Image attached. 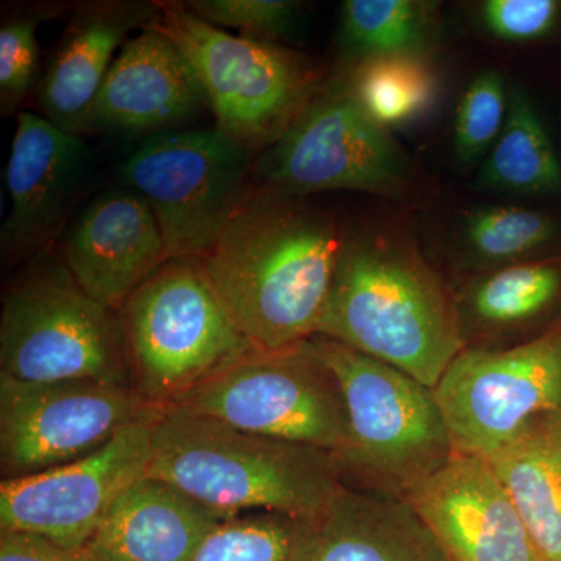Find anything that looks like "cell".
I'll return each mask as SVG.
<instances>
[{
    "instance_id": "obj_1",
    "label": "cell",
    "mask_w": 561,
    "mask_h": 561,
    "mask_svg": "<svg viewBox=\"0 0 561 561\" xmlns=\"http://www.w3.org/2000/svg\"><path fill=\"white\" fill-rule=\"evenodd\" d=\"M346 232L319 203L251 184L201 264L256 348H287L319 332Z\"/></svg>"
},
{
    "instance_id": "obj_2",
    "label": "cell",
    "mask_w": 561,
    "mask_h": 561,
    "mask_svg": "<svg viewBox=\"0 0 561 561\" xmlns=\"http://www.w3.org/2000/svg\"><path fill=\"white\" fill-rule=\"evenodd\" d=\"M317 335L431 389L463 351L448 276L393 214L348 227Z\"/></svg>"
},
{
    "instance_id": "obj_3",
    "label": "cell",
    "mask_w": 561,
    "mask_h": 561,
    "mask_svg": "<svg viewBox=\"0 0 561 561\" xmlns=\"http://www.w3.org/2000/svg\"><path fill=\"white\" fill-rule=\"evenodd\" d=\"M147 476L225 519L264 512L316 524L342 486L330 451L175 408L158 416Z\"/></svg>"
},
{
    "instance_id": "obj_4",
    "label": "cell",
    "mask_w": 561,
    "mask_h": 561,
    "mask_svg": "<svg viewBox=\"0 0 561 561\" xmlns=\"http://www.w3.org/2000/svg\"><path fill=\"white\" fill-rule=\"evenodd\" d=\"M312 342L337 376L345 401V437L331 453L339 481L405 500L456 454L434 389L323 335Z\"/></svg>"
},
{
    "instance_id": "obj_5",
    "label": "cell",
    "mask_w": 561,
    "mask_h": 561,
    "mask_svg": "<svg viewBox=\"0 0 561 561\" xmlns=\"http://www.w3.org/2000/svg\"><path fill=\"white\" fill-rule=\"evenodd\" d=\"M251 184L295 197L365 192L397 206H420L434 195L432 180L390 128L362 108L343 69L328 77L289 131L257 154Z\"/></svg>"
},
{
    "instance_id": "obj_6",
    "label": "cell",
    "mask_w": 561,
    "mask_h": 561,
    "mask_svg": "<svg viewBox=\"0 0 561 561\" xmlns=\"http://www.w3.org/2000/svg\"><path fill=\"white\" fill-rule=\"evenodd\" d=\"M117 313L133 387L158 409L256 348L197 260L165 261Z\"/></svg>"
},
{
    "instance_id": "obj_7",
    "label": "cell",
    "mask_w": 561,
    "mask_h": 561,
    "mask_svg": "<svg viewBox=\"0 0 561 561\" xmlns=\"http://www.w3.org/2000/svg\"><path fill=\"white\" fill-rule=\"evenodd\" d=\"M149 28L183 50L201 80L216 127L254 154L271 149L308 108L328 77L279 43L231 35L183 2H158Z\"/></svg>"
},
{
    "instance_id": "obj_8",
    "label": "cell",
    "mask_w": 561,
    "mask_h": 561,
    "mask_svg": "<svg viewBox=\"0 0 561 561\" xmlns=\"http://www.w3.org/2000/svg\"><path fill=\"white\" fill-rule=\"evenodd\" d=\"M0 376L133 386L119 313L81 289L54 249L28 261L3 294Z\"/></svg>"
},
{
    "instance_id": "obj_9",
    "label": "cell",
    "mask_w": 561,
    "mask_h": 561,
    "mask_svg": "<svg viewBox=\"0 0 561 561\" xmlns=\"http://www.w3.org/2000/svg\"><path fill=\"white\" fill-rule=\"evenodd\" d=\"M256 154L219 128L158 133L121 165L154 214L169 260L202 261L251 187Z\"/></svg>"
},
{
    "instance_id": "obj_10",
    "label": "cell",
    "mask_w": 561,
    "mask_h": 561,
    "mask_svg": "<svg viewBox=\"0 0 561 561\" xmlns=\"http://www.w3.org/2000/svg\"><path fill=\"white\" fill-rule=\"evenodd\" d=\"M171 408L330 453L345 437L341 383L312 339L280 350L253 348Z\"/></svg>"
},
{
    "instance_id": "obj_11",
    "label": "cell",
    "mask_w": 561,
    "mask_h": 561,
    "mask_svg": "<svg viewBox=\"0 0 561 561\" xmlns=\"http://www.w3.org/2000/svg\"><path fill=\"white\" fill-rule=\"evenodd\" d=\"M133 386L0 376V470L25 478L90 456L130 424L157 415Z\"/></svg>"
},
{
    "instance_id": "obj_12",
    "label": "cell",
    "mask_w": 561,
    "mask_h": 561,
    "mask_svg": "<svg viewBox=\"0 0 561 561\" xmlns=\"http://www.w3.org/2000/svg\"><path fill=\"white\" fill-rule=\"evenodd\" d=\"M454 453L485 457L540 413L561 411V320L504 351H461L435 386Z\"/></svg>"
},
{
    "instance_id": "obj_13",
    "label": "cell",
    "mask_w": 561,
    "mask_h": 561,
    "mask_svg": "<svg viewBox=\"0 0 561 561\" xmlns=\"http://www.w3.org/2000/svg\"><path fill=\"white\" fill-rule=\"evenodd\" d=\"M136 421L79 460L0 483V530L84 549L111 507L146 478L158 416Z\"/></svg>"
},
{
    "instance_id": "obj_14",
    "label": "cell",
    "mask_w": 561,
    "mask_h": 561,
    "mask_svg": "<svg viewBox=\"0 0 561 561\" xmlns=\"http://www.w3.org/2000/svg\"><path fill=\"white\" fill-rule=\"evenodd\" d=\"M90 169L91 151L80 135L38 114H18L5 171L11 209L0 232L7 264L54 249Z\"/></svg>"
},
{
    "instance_id": "obj_15",
    "label": "cell",
    "mask_w": 561,
    "mask_h": 561,
    "mask_svg": "<svg viewBox=\"0 0 561 561\" xmlns=\"http://www.w3.org/2000/svg\"><path fill=\"white\" fill-rule=\"evenodd\" d=\"M405 501L456 561H540L485 457L454 454Z\"/></svg>"
},
{
    "instance_id": "obj_16",
    "label": "cell",
    "mask_w": 561,
    "mask_h": 561,
    "mask_svg": "<svg viewBox=\"0 0 561 561\" xmlns=\"http://www.w3.org/2000/svg\"><path fill=\"white\" fill-rule=\"evenodd\" d=\"M61 256L81 289L116 312L169 261L150 206L125 186L88 203L66 232Z\"/></svg>"
},
{
    "instance_id": "obj_17",
    "label": "cell",
    "mask_w": 561,
    "mask_h": 561,
    "mask_svg": "<svg viewBox=\"0 0 561 561\" xmlns=\"http://www.w3.org/2000/svg\"><path fill=\"white\" fill-rule=\"evenodd\" d=\"M209 108L208 98L183 50L147 28L128 39L92 106L88 131L149 136L180 130Z\"/></svg>"
},
{
    "instance_id": "obj_18",
    "label": "cell",
    "mask_w": 561,
    "mask_h": 561,
    "mask_svg": "<svg viewBox=\"0 0 561 561\" xmlns=\"http://www.w3.org/2000/svg\"><path fill=\"white\" fill-rule=\"evenodd\" d=\"M158 16L160 5L147 0L79 3L36 91L44 117L73 135L87 133L95 99L128 36L147 31Z\"/></svg>"
},
{
    "instance_id": "obj_19",
    "label": "cell",
    "mask_w": 561,
    "mask_h": 561,
    "mask_svg": "<svg viewBox=\"0 0 561 561\" xmlns=\"http://www.w3.org/2000/svg\"><path fill=\"white\" fill-rule=\"evenodd\" d=\"M463 351L524 345L561 320V256L449 279Z\"/></svg>"
},
{
    "instance_id": "obj_20",
    "label": "cell",
    "mask_w": 561,
    "mask_h": 561,
    "mask_svg": "<svg viewBox=\"0 0 561 561\" xmlns=\"http://www.w3.org/2000/svg\"><path fill=\"white\" fill-rule=\"evenodd\" d=\"M224 519L171 483L146 476L111 507L84 551L92 561H192Z\"/></svg>"
},
{
    "instance_id": "obj_21",
    "label": "cell",
    "mask_w": 561,
    "mask_h": 561,
    "mask_svg": "<svg viewBox=\"0 0 561 561\" xmlns=\"http://www.w3.org/2000/svg\"><path fill=\"white\" fill-rule=\"evenodd\" d=\"M305 561H456L405 500L341 486Z\"/></svg>"
},
{
    "instance_id": "obj_22",
    "label": "cell",
    "mask_w": 561,
    "mask_h": 561,
    "mask_svg": "<svg viewBox=\"0 0 561 561\" xmlns=\"http://www.w3.org/2000/svg\"><path fill=\"white\" fill-rule=\"evenodd\" d=\"M540 561H561V411L540 413L485 456Z\"/></svg>"
},
{
    "instance_id": "obj_23",
    "label": "cell",
    "mask_w": 561,
    "mask_h": 561,
    "mask_svg": "<svg viewBox=\"0 0 561 561\" xmlns=\"http://www.w3.org/2000/svg\"><path fill=\"white\" fill-rule=\"evenodd\" d=\"M561 256V220L548 210L486 205L463 214L448 279Z\"/></svg>"
},
{
    "instance_id": "obj_24",
    "label": "cell",
    "mask_w": 561,
    "mask_h": 561,
    "mask_svg": "<svg viewBox=\"0 0 561 561\" xmlns=\"http://www.w3.org/2000/svg\"><path fill=\"white\" fill-rule=\"evenodd\" d=\"M479 186L519 195L561 192V161L549 133L526 92L515 88L507 121L489 151Z\"/></svg>"
},
{
    "instance_id": "obj_25",
    "label": "cell",
    "mask_w": 561,
    "mask_h": 561,
    "mask_svg": "<svg viewBox=\"0 0 561 561\" xmlns=\"http://www.w3.org/2000/svg\"><path fill=\"white\" fill-rule=\"evenodd\" d=\"M437 7L419 0H346L342 5L343 68L389 55L426 58L437 35Z\"/></svg>"
},
{
    "instance_id": "obj_26",
    "label": "cell",
    "mask_w": 561,
    "mask_h": 561,
    "mask_svg": "<svg viewBox=\"0 0 561 561\" xmlns=\"http://www.w3.org/2000/svg\"><path fill=\"white\" fill-rule=\"evenodd\" d=\"M341 69L362 108L383 127L416 119L434 101L435 79L426 58L389 55Z\"/></svg>"
},
{
    "instance_id": "obj_27",
    "label": "cell",
    "mask_w": 561,
    "mask_h": 561,
    "mask_svg": "<svg viewBox=\"0 0 561 561\" xmlns=\"http://www.w3.org/2000/svg\"><path fill=\"white\" fill-rule=\"evenodd\" d=\"M313 524L278 513L224 519L192 561H305Z\"/></svg>"
},
{
    "instance_id": "obj_28",
    "label": "cell",
    "mask_w": 561,
    "mask_h": 561,
    "mask_svg": "<svg viewBox=\"0 0 561 561\" xmlns=\"http://www.w3.org/2000/svg\"><path fill=\"white\" fill-rule=\"evenodd\" d=\"M68 9L66 3L22 7L3 16L0 27V111L16 114L25 99L38 91L44 73L36 32L39 24Z\"/></svg>"
},
{
    "instance_id": "obj_29",
    "label": "cell",
    "mask_w": 561,
    "mask_h": 561,
    "mask_svg": "<svg viewBox=\"0 0 561 561\" xmlns=\"http://www.w3.org/2000/svg\"><path fill=\"white\" fill-rule=\"evenodd\" d=\"M508 99L500 70H485L471 81L459 103L454 128V146L461 162L471 164L489 153L507 121Z\"/></svg>"
},
{
    "instance_id": "obj_30",
    "label": "cell",
    "mask_w": 561,
    "mask_h": 561,
    "mask_svg": "<svg viewBox=\"0 0 561 561\" xmlns=\"http://www.w3.org/2000/svg\"><path fill=\"white\" fill-rule=\"evenodd\" d=\"M192 13L216 27L234 28L247 38L279 43L289 38L301 3L290 0H187Z\"/></svg>"
},
{
    "instance_id": "obj_31",
    "label": "cell",
    "mask_w": 561,
    "mask_h": 561,
    "mask_svg": "<svg viewBox=\"0 0 561 561\" xmlns=\"http://www.w3.org/2000/svg\"><path fill=\"white\" fill-rule=\"evenodd\" d=\"M561 3L556 0H486L479 20L494 38L529 43L545 38L559 24Z\"/></svg>"
},
{
    "instance_id": "obj_32",
    "label": "cell",
    "mask_w": 561,
    "mask_h": 561,
    "mask_svg": "<svg viewBox=\"0 0 561 561\" xmlns=\"http://www.w3.org/2000/svg\"><path fill=\"white\" fill-rule=\"evenodd\" d=\"M0 561L92 560L84 549L65 548L39 535L0 530Z\"/></svg>"
}]
</instances>
